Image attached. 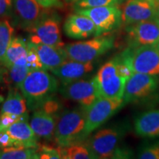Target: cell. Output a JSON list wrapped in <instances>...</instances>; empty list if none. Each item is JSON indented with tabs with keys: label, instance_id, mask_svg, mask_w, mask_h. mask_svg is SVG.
Masks as SVG:
<instances>
[{
	"label": "cell",
	"instance_id": "e575fe53",
	"mask_svg": "<svg viewBox=\"0 0 159 159\" xmlns=\"http://www.w3.org/2000/svg\"><path fill=\"white\" fill-rule=\"evenodd\" d=\"M4 102V97L2 96V95H0V105H1L2 103H3Z\"/></svg>",
	"mask_w": 159,
	"mask_h": 159
},
{
	"label": "cell",
	"instance_id": "d6a6232c",
	"mask_svg": "<svg viewBox=\"0 0 159 159\" xmlns=\"http://www.w3.org/2000/svg\"><path fill=\"white\" fill-rule=\"evenodd\" d=\"M145 1L148 2L149 3H150L151 5H153L154 7H157L159 9V0H145Z\"/></svg>",
	"mask_w": 159,
	"mask_h": 159
},
{
	"label": "cell",
	"instance_id": "f1b7e54d",
	"mask_svg": "<svg viewBox=\"0 0 159 159\" xmlns=\"http://www.w3.org/2000/svg\"><path fill=\"white\" fill-rule=\"evenodd\" d=\"M27 65L31 70L43 69V65L40 61L39 55L30 41H28V54H27Z\"/></svg>",
	"mask_w": 159,
	"mask_h": 159
},
{
	"label": "cell",
	"instance_id": "ba28073f",
	"mask_svg": "<svg viewBox=\"0 0 159 159\" xmlns=\"http://www.w3.org/2000/svg\"><path fill=\"white\" fill-rule=\"evenodd\" d=\"M123 99L99 97L92 105L85 108L84 135L87 139L124 106Z\"/></svg>",
	"mask_w": 159,
	"mask_h": 159
},
{
	"label": "cell",
	"instance_id": "52a82bcc",
	"mask_svg": "<svg viewBox=\"0 0 159 159\" xmlns=\"http://www.w3.org/2000/svg\"><path fill=\"white\" fill-rule=\"evenodd\" d=\"M122 55L133 72L144 73L159 77V46L130 48L122 51Z\"/></svg>",
	"mask_w": 159,
	"mask_h": 159
},
{
	"label": "cell",
	"instance_id": "83f0119b",
	"mask_svg": "<svg viewBox=\"0 0 159 159\" xmlns=\"http://www.w3.org/2000/svg\"><path fill=\"white\" fill-rule=\"evenodd\" d=\"M137 158L140 159H159V140L142 145L138 151Z\"/></svg>",
	"mask_w": 159,
	"mask_h": 159
},
{
	"label": "cell",
	"instance_id": "7c38bea8",
	"mask_svg": "<svg viewBox=\"0 0 159 159\" xmlns=\"http://www.w3.org/2000/svg\"><path fill=\"white\" fill-rule=\"evenodd\" d=\"M29 33H30L29 41L32 43L63 47L61 34V19L55 13H47Z\"/></svg>",
	"mask_w": 159,
	"mask_h": 159
},
{
	"label": "cell",
	"instance_id": "f546056e",
	"mask_svg": "<svg viewBox=\"0 0 159 159\" xmlns=\"http://www.w3.org/2000/svg\"><path fill=\"white\" fill-rule=\"evenodd\" d=\"M39 158L50 159V158H62L60 149L50 148L47 146H42L41 148L38 149Z\"/></svg>",
	"mask_w": 159,
	"mask_h": 159
},
{
	"label": "cell",
	"instance_id": "3957f363",
	"mask_svg": "<svg viewBox=\"0 0 159 159\" xmlns=\"http://www.w3.org/2000/svg\"><path fill=\"white\" fill-rule=\"evenodd\" d=\"M130 128L128 124L122 122L97 131L85 142L96 158H117L122 148L121 142Z\"/></svg>",
	"mask_w": 159,
	"mask_h": 159
},
{
	"label": "cell",
	"instance_id": "5bb4252c",
	"mask_svg": "<svg viewBox=\"0 0 159 159\" xmlns=\"http://www.w3.org/2000/svg\"><path fill=\"white\" fill-rule=\"evenodd\" d=\"M122 19L125 25L158 20L159 9L145 0H128L123 6Z\"/></svg>",
	"mask_w": 159,
	"mask_h": 159
},
{
	"label": "cell",
	"instance_id": "9a60e30c",
	"mask_svg": "<svg viewBox=\"0 0 159 159\" xmlns=\"http://www.w3.org/2000/svg\"><path fill=\"white\" fill-rule=\"evenodd\" d=\"M94 68V62H80L69 59L51 72L61 81V84H66L83 79Z\"/></svg>",
	"mask_w": 159,
	"mask_h": 159
},
{
	"label": "cell",
	"instance_id": "1f68e13d",
	"mask_svg": "<svg viewBox=\"0 0 159 159\" xmlns=\"http://www.w3.org/2000/svg\"><path fill=\"white\" fill-rule=\"evenodd\" d=\"M35 1L45 9L52 8V7L61 8L63 6L61 0H35Z\"/></svg>",
	"mask_w": 159,
	"mask_h": 159
},
{
	"label": "cell",
	"instance_id": "d590c367",
	"mask_svg": "<svg viewBox=\"0 0 159 159\" xmlns=\"http://www.w3.org/2000/svg\"><path fill=\"white\" fill-rule=\"evenodd\" d=\"M66 1H69V2H76L77 0H66Z\"/></svg>",
	"mask_w": 159,
	"mask_h": 159
},
{
	"label": "cell",
	"instance_id": "277c9868",
	"mask_svg": "<svg viewBox=\"0 0 159 159\" xmlns=\"http://www.w3.org/2000/svg\"><path fill=\"white\" fill-rule=\"evenodd\" d=\"M85 108H75L65 111L55 127L54 140L59 147H66L85 141Z\"/></svg>",
	"mask_w": 159,
	"mask_h": 159
},
{
	"label": "cell",
	"instance_id": "484cf974",
	"mask_svg": "<svg viewBox=\"0 0 159 159\" xmlns=\"http://www.w3.org/2000/svg\"><path fill=\"white\" fill-rule=\"evenodd\" d=\"M14 28L7 19L0 20V67H3L6 51L13 38Z\"/></svg>",
	"mask_w": 159,
	"mask_h": 159
},
{
	"label": "cell",
	"instance_id": "2e32d148",
	"mask_svg": "<svg viewBox=\"0 0 159 159\" xmlns=\"http://www.w3.org/2000/svg\"><path fill=\"white\" fill-rule=\"evenodd\" d=\"M63 31L72 39H85L95 35L96 27L90 18L76 13L67 17L63 25Z\"/></svg>",
	"mask_w": 159,
	"mask_h": 159
},
{
	"label": "cell",
	"instance_id": "5b68a950",
	"mask_svg": "<svg viewBox=\"0 0 159 159\" xmlns=\"http://www.w3.org/2000/svg\"><path fill=\"white\" fill-rule=\"evenodd\" d=\"M115 39L111 35H102L94 39L69 43L64 49L69 59L80 62H94L114 47Z\"/></svg>",
	"mask_w": 159,
	"mask_h": 159
},
{
	"label": "cell",
	"instance_id": "4fadbf2b",
	"mask_svg": "<svg viewBox=\"0 0 159 159\" xmlns=\"http://www.w3.org/2000/svg\"><path fill=\"white\" fill-rule=\"evenodd\" d=\"M35 0H13V16L21 29L31 31L47 14Z\"/></svg>",
	"mask_w": 159,
	"mask_h": 159
},
{
	"label": "cell",
	"instance_id": "7a4b0ae2",
	"mask_svg": "<svg viewBox=\"0 0 159 159\" xmlns=\"http://www.w3.org/2000/svg\"><path fill=\"white\" fill-rule=\"evenodd\" d=\"M19 90L31 111L39 109L48 99L52 98L58 89V81L54 75L44 69L32 70L20 85Z\"/></svg>",
	"mask_w": 159,
	"mask_h": 159
},
{
	"label": "cell",
	"instance_id": "9c48e42d",
	"mask_svg": "<svg viewBox=\"0 0 159 159\" xmlns=\"http://www.w3.org/2000/svg\"><path fill=\"white\" fill-rule=\"evenodd\" d=\"M75 12L86 16L94 22L96 27L94 36L106 35L118 28L122 23V11L119 6H105L77 10Z\"/></svg>",
	"mask_w": 159,
	"mask_h": 159
},
{
	"label": "cell",
	"instance_id": "8992f818",
	"mask_svg": "<svg viewBox=\"0 0 159 159\" xmlns=\"http://www.w3.org/2000/svg\"><path fill=\"white\" fill-rule=\"evenodd\" d=\"M159 89V77L144 73L133 72L125 87V105L147 102L156 96Z\"/></svg>",
	"mask_w": 159,
	"mask_h": 159
},
{
	"label": "cell",
	"instance_id": "30bf717a",
	"mask_svg": "<svg viewBox=\"0 0 159 159\" xmlns=\"http://www.w3.org/2000/svg\"><path fill=\"white\" fill-rule=\"evenodd\" d=\"M58 91L63 97L75 101L84 108H89L100 97L94 77L61 84Z\"/></svg>",
	"mask_w": 159,
	"mask_h": 159
},
{
	"label": "cell",
	"instance_id": "6da1fadb",
	"mask_svg": "<svg viewBox=\"0 0 159 159\" xmlns=\"http://www.w3.org/2000/svg\"><path fill=\"white\" fill-rule=\"evenodd\" d=\"M132 73L122 53L107 61L94 77L100 97L122 99L127 80Z\"/></svg>",
	"mask_w": 159,
	"mask_h": 159
},
{
	"label": "cell",
	"instance_id": "836d02e7",
	"mask_svg": "<svg viewBox=\"0 0 159 159\" xmlns=\"http://www.w3.org/2000/svg\"><path fill=\"white\" fill-rule=\"evenodd\" d=\"M3 75H4V70L0 67V83L3 80Z\"/></svg>",
	"mask_w": 159,
	"mask_h": 159
},
{
	"label": "cell",
	"instance_id": "d6986e66",
	"mask_svg": "<svg viewBox=\"0 0 159 159\" xmlns=\"http://www.w3.org/2000/svg\"><path fill=\"white\" fill-rule=\"evenodd\" d=\"M134 131L137 136L145 139L159 137V108L141 113L134 119Z\"/></svg>",
	"mask_w": 159,
	"mask_h": 159
},
{
	"label": "cell",
	"instance_id": "8d00e7d4",
	"mask_svg": "<svg viewBox=\"0 0 159 159\" xmlns=\"http://www.w3.org/2000/svg\"><path fill=\"white\" fill-rule=\"evenodd\" d=\"M158 23H159V19L158 20ZM158 46H159V44H158Z\"/></svg>",
	"mask_w": 159,
	"mask_h": 159
},
{
	"label": "cell",
	"instance_id": "4316f807",
	"mask_svg": "<svg viewBox=\"0 0 159 159\" xmlns=\"http://www.w3.org/2000/svg\"><path fill=\"white\" fill-rule=\"evenodd\" d=\"M123 0H77L75 2L74 9L83 10L105 6H119Z\"/></svg>",
	"mask_w": 159,
	"mask_h": 159
},
{
	"label": "cell",
	"instance_id": "4dcf8cb0",
	"mask_svg": "<svg viewBox=\"0 0 159 159\" xmlns=\"http://www.w3.org/2000/svg\"><path fill=\"white\" fill-rule=\"evenodd\" d=\"M13 16V0H0V19Z\"/></svg>",
	"mask_w": 159,
	"mask_h": 159
},
{
	"label": "cell",
	"instance_id": "ac0fdd59",
	"mask_svg": "<svg viewBox=\"0 0 159 159\" xmlns=\"http://www.w3.org/2000/svg\"><path fill=\"white\" fill-rule=\"evenodd\" d=\"M5 131L12 139L13 147L39 149V138L27 121L13 123Z\"/></svg>",
	"mask_w": 159,
	"mask_h": 159
},
{
	"label": "cell",
	"instance_id": "8fae6325",
	"mask_svg": "<svg viewBox=\"0 0 159 159\" xmlns=\"http://www.w3.org/2000/svg\"><path fill=\"white\" fill-rule=\"evenodd\" d=\"M126 40L128 47L137 48L159 44V23L150 20L127 25Z\"/></svg>",
	"mask_w": 159,
	"mask_h": 159
},
{
	"label": "cell",
	"instance_id": "ffe728a7",
	"mask_svg": "<svg viewBox=\"0 0 159 159\" xmlns=\"http://www.w3.org/2000/svg\"><path fill=\"white\" fill-rule=\"evenodd\" d=\"M56 124V116L42 109L35 110L30 122V125L38 138L48 142L54 139Z\"/></svg>",
	"mask_w": 159,
	"mask_h": 159
},
{
	"label": "cell",
	"instance_id": "44dd1931",
	"mask_svg": "<svg viewBox=\"0 0 159 159\" xmlns=\"http://www.w3.org/2000/svg\"><path fill=\"white\" fill-rule=\"evenodd\" d=\"M28 41L21 37H13L6 51L3 68L7 69L14 64H27Z\"/></svg>",
	"mask_w": 159,
	"mask_h": 159
},
{
	"label": "cell",
	"instance_id": "7402d4cb",
	"mask_svg": "<svg viewBox=\"0 0 159 159\" xmlns=\"http://www.w3.org/2000/svg\"><path fill=\"white\" fill-rule=\"evenodd\" d=\"M17 88L11 87L7 98L2 105L0 114L17 116H28L27 105L22 93Z\"/></svg>",
	"mask_w": 159,
	"mask_h": 159
},
{
	"label": "cell",
	"instance_id": "d4e9b609",
	"mask_svg": "<svg viewBox=\"0 0 159 159\" xmlns=\"http://www.w3.org/2000/svg\"><path fill=\"white\" fill-rule=\"evenodd\" d=\"M1 159H36L39 158L38 149L10 147L0 148Z\"/></svg>",
	"mask_w": 159,
	"mask_h": 159
},
{
	"label": "cell",
	"instance_id": "e0dca14e",
	"mask_svg": "<svg viewBox=\"0 0 159 159\" xmlns=\"http://www.w3.org/2000/svg\"><path fill=\"white\" fill-rule=\"evenodd\" d=\"M30 43L36 51L44 70L51 71L57 69L69 59L64 47L52 46L41 43L30 42Z\"/></svg>",
	"mask_w": 159,
	"mask_h": 159
},
{
	"label": "cell",
	"instance_id": "cb8c5ba5",
	"mask_svg": "<svg viewBox=\"0 0 159 159\" xmlns=\"http://www.w3.org/2000/svg\"><path fill=\"white\" fill-rule=\"evenodd\" d=\"M62 158L65 159H95L96 156L89 148L86 143L80 142L69 145L66 147H60Z\"/></svg>",
	"mask_w": 159,
	"mask_h": 159
},
{
	"label": "cell",
	"instance_id": "603a6c76",
	"mask_svg": "<svg viewBox=\"0 0 159 159\" xmlns=\"http://www.w3.org/2000/svg\"><path fill=\"white\" fill-rule=\"evenodd\" d=\"M30 71L32 70L27 64H14L10 68L5 69L3 80L11 87L19 89L20 85Z\"/></svg>",
	"mask_w": 159,
	"mask_h": 159
}]
</instances>
